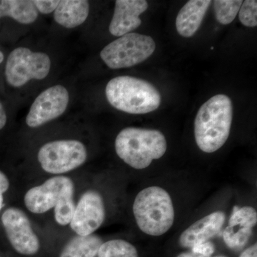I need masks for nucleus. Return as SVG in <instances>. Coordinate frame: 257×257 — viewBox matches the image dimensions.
<instances>
[{"instance_id":"f257e3e1","label":"nucleus","mask_w":257,"mask_h":257,"mask_svg":"<svg viewBox=\"0 0 257 257\" xmlns=\"http://www.w3.org/2000/svg\"><path fill=\"white\" fill-rule=\"evenodd\" d=\"M232 102L225 94H216L198 111L194 121V137L198 147L213 153L227 141L232 123Z\"/></svg>"},{"instance_id":"f03ea898","label":"nucleus","mask_w":257,"mask_h":257,"mask_svg":"<svg viewBox=\"0 0 257 257\" xmlns=\"http://www.w3.org/2000/svg\"><path fill=\"white\" fill-rule=\"evenodd\" d=\"M167 149L165 135L156 130L125 128L115 140L116 155L136 170L147 168L154 160L163 157Z\"/></svg>"},{"instance_id":"7ed1b4c3","label":"nucleus","mask_w":257,"mask_h":257,"mask_svg":"<svg viewBox=\"0 0 257 257\" xmlns=\"http://www.w3.org/2000/svg\"><path fill=\"white\" fill-rule=\"evenodd\" d=\"M106 96L115 109L133 114H143L158 109L162 96L156 87L144 79L119 76L106 85Z\"/></svg>"},{"instance_id":"20e7f679","label":"nucleus","mask_w":257,"mask_h":257,"mask_svg":"<svg viewBox=\"0 0 257 257\" xmlns=\"http://www.w3.org/2000/svg\"><path fill=\"white\" fill-rule=\"evenodd\" d=\"M133 213L138 227L145 234L159 236L173 226L175 208L170 194L157 186L138 193L133 204Z\"/></svg>"},{"instance_id":"39448f33","label":"nucleus","mask_w":257,"mask_h":257,"mask_svg":"<svg viewBox=\"0 0 257 257\" xmlns=\"http://www.w3.org/2000/svg\"><path fill=\"white\" fill-rule=\"evenodd\" d=\"M155 50L156 43L152 37L130 32L106 45L100 57L110 69L127 68L145 62Z\"/></svg>"},{"instance_id":"423d86ee","label":"nucleus","mask_w":257,"mask_h":257,"mask_svg":"<svg viewBox=\"0 0 257 257\" xmlns=\"http://www.w3.org/2000/svg\"><path fill=\"white\" fill-rule=\"evenodd\" d=\"M50 69L51 60L46 53L18 47L10 54L7 60L5 77L12 87H20L32 79L46 78Z\"/></svg>"},{"instance_id":"0eeeda50","label":"nucleus","mask_w":257,"mask_h":257,"mask_svg":"<svg viewBox=\"0 0 257 257\" xmlns=\"http://www.w3.org/2000/svg\"><path fill=\"white\" fill-rule=\"evenodd\" d=\"M87 158V149L78 140L50 142L40 149L37 155L42 168L52 175H62L75 170Z\"/></svg>"},{"instance_id":"6e6552de","label":"nucleus","mask_w":257,"mask_h":257,"mask_svg":"<svg viewBox=\"0 0 257 257\" xmlns=\"http://www.w3.org/2000/svg\"><path fill=\"white\" fill-rule=\"evenodd\" d=\"M2 222L13 248L23 255H34L40 247L28 216L20 209L10 207L2 216Z\"/></svg>"},{"instance_id":"1a4fd4ad","label":"nucleus","mask_w":257,"mask_h":257,"mask_svg":"<svg viewBox=\"0 0 257 257\" xmlns=\"http://www.w3.org/2000/svg\"><path fill=\"white\" fill-rule=\"evenodd\" d=\"M68 91L62 85L53 86L45 89L32 103L26 117L30 127L36 128L57 119L68 106Z\"/></svg>"},{"instance_id":"9d476101","label":"nucleus","mask_w":257,"mask_h":257,"mask_svg":"<svg viewBox=\"0 0 257 257\" xmlns=\"http://www.w3.org/2000/svg\"><path fill=\"white\" fill-rule=\"evenodd\" d=\"M105 206L99 192L89 190L84 192L76 205L71 229L79 236L92 234L105 219Z\"/></svg>"},{"instance_id":"9b49d317","label":"nucleus","mask_w":257,"mask_h":257,"mask_svg":"<svg viewBox=\"0 0 257 257\" xmlns=\"http://www.w3.org/2000/svg\"><path fill=\"white\" fill-rule=\"evenodd\" d=\"M72 188L74 185L72 179L56 176L28 190L24 202L29 211L34 214H43L55 208L64 194Z\"/></svg>"},{"instance_id":"f8f14e48","label":"nucleus","mask_w":257,"mask_h":257,"mask_svg":"<svg viewBox=\"0 0 257 257\" xmlns=\"http://www.w3.org/2000/svg\"><path fill=\"white\" fill-rule=\"evenodd\" d=\"M148 8L145 0H116L109 32L113 36L121 37L141 25L140 15Z\"/></svg>"},{"instance_id":"ddd939ff","label":"nucleus","mask_w":257,"mask_h":257,"mask_svg":"<svg viewBox=\"0 0 257 257\" xmlns=\"http://www.w3.org/2000/svg\"><path fill=\"white\" fill-rule=\"evenodd\" d=\"M226 216L217 211L204 216L184 230L179 237V244L184 248H192L197 243L205 242L220 231Z\"/></svg>"},{"instance_id":"4468645a","label":"nucleus","mask_w":257,"mask_h":257,"mask_svg":"<svg viewBox=\"0 0 257 257\" xmlns=\"http://www.w3.org/2000/svg\"><path fill=\"white\" fill-rule=\"evenodd\" d=\"M210 0H190L179 12L176 19V28L183 37L194 36L200 28L209 7Z\"/></svg>"},{"instance_id":"2eb2a0df","label":"nucleus","mask_w":257,"mask_h":257,"mask_svg":"<svg viewBox=\"0 0 257 257\" xmlns=\"http://www.w3.org/2000/svg\"><path fill=\"white\" fill-rule=\"evenodd\" d=\"M89 13V2L85 0L60 1L54 13L56 23L63 28L72 29L82 25Z\"/></svg>"},{"instance_id":"dca6fc26","label":"nucleus","mask_w":257,"mask_h":257,"mask_svg":"<svg viewBox=\"0 0 257 257\" xmlns=\"http://www.w3.org/2000/svg\"><path fill=\"white\" fill-rule=\"evenodd\" d=\"M39 13L33 1L0 0V18L10 17L23 25L35 23Z\"/></svg>"},{"instance_id":"f3484780","label":"nucleus","mask_w":257,"mask_h":257,"mask_svg":"<svg viewBox=\"0 0 257 257\" xmlns=\"http://www.w3.org/2000/svg\"><path fill=\"white\" fill-rule=\"evenodd\" d=\"M102 243L97 235H77L65 245L60 257H95Z\"/></svg>"},{"instance_id":"a211bd4d","label":"nucleus","mask_w":257,"mask_h":257,"mask_svg":"<svg viewBox=\"0 0 257 257\" xmlns=\"http://www.w3.org/2000/svg\"><path fill=\"white\" fill-rule=\"evenodd\" d=\"M98 257H139L134 245L123 239H111L103 243L97 253Z\"/></svg>"},{"instance_id":"6ab92c4d","label":"nucleus","mask_w":257,"mask_h":257,"mask_svg":"<svg viewBox=\"0 0 257 257\" xmlns=\"http://www.w3.org/2000/svg\"><path fill=\"white\" fill-rule=\"evenodd\" d=\"M241 0H216L214 2L216 20L221 25L232 23L242 5Z\"/></svg>"},{"instance_id":"aec40b11","label":"nucleus","mask_w":257,"mask_h":257,"mask_svg":"<svg viewBox=\"0 0 257 257\" xmlns=\"http://www.w3.org/2000/svg\"><path fill=\"white\" fill-rule=\"evenodd\" d=\"M74 188L69 189L55 207V218L57 224L66 226L70 224L76 205L74 202Z\"/></svg>"},{"instance_id":"412c9836","label":"nucleus","mask_w":257,"mask_h":257,"mask_svg":"<svg viewBox=\"0 0 257 257\" xmlns=\"http://www.w3.org/2000/svg\"><path fill=\"white\" fill-rule=\"evenodd\" d=\"M257 223L256 209L251 207H234L230 217L229 226L231 227L253 229Z\"/></svg>"},{"instance_id":"4be33fe9","label":"nucleus","mask_w":257,"mask_h":257,"mask_svg":"<svg viewBox=\"0 0 257 257\" xmlns=\"http://www.w3.org/2000/svg\"><path fill=\"white\" fill-rule=\"evenodd\" d=\"M251 234L252 229L228 226L223 232V239L228 247L239 250L248 243Z\"/></svg>"},{"instance_id":"5701e85b","label":"nucleus","mask_w":257,"mask_h":257,"mask_svg":"<svg viewBox=\"0 0 257 257\" xmlns=\"http://www.w3.org/2000/svg\"><path fill=\"white\" fill-rule=\"evenodd\" d=\"M239 19L241 23L248 28L257 25V1L246 0L240 8Z\"/></svg>"},{"instance_id":"b1692460","label":"nucleus","mask_w":257,"mask_h":257,"mask_svg":"<svg viewBox=\"0 0 257 257\" xmlns=\"http://www.w3.org/2000/svg\"><path fill=\"white\" fill-rule=\"evenodd\" d=\"M36 7L37 11L42 14L49 15L55 12L56 8L58 6L60 1L58 0H35L33 1Z\"/></svg>"},{"instance_id":"393cba45","label":"nucleus","mask_w":257,"mask_h":257,"mask_svg":"<svg viewBox=\"0 0 257 257\" xmlns=\"http://www.w3.org/2000/svg\"><path fill=\"white\" fill-rule=\"evenodd\" d=\"M191 248L192 252L204 257H211L215 251V246L214 243L209 241L197 243Z\"/></svg>"},{"instance_id":"a878e982","label":"nucleus","mask_w":257,"mask_h":257,"mask_svg":"<svg viewBox=\"0 0 257 257\" xmlns=\"http://www.w3.org/2000/svg\"><path fill=\"white\" fill-rule=\"evenodd\" d=\"M10 187V182L5 174L0 171V211L3 207L4 197L3 194L8 190Z\"/></svg>"},{"instance_id":"bb28decb","label":"nucleus","mask_w":257,"mask_h":257,"mask_svg":"<svg viewBox=\"0 0 257 257\" xmlns=\"http://www.w3.org/2000/svg\"><path fill=\"white\" fill-rule=\"evenodd\" d=\"M239 257H257V244L251 245V246L245 249Z\"/></svg>"},{"instance_id":"cd10ccee","label":"nucleus","mask_w":257,"mask_h":257,"mask_svg":"<svg viewBox=\"0 0 257 257\" xmlns=\"http://www.w3.org/2000/svg\"><path fill=\"white\" fill-rule=\"evenodd\" d=\"M7 123V114L6 111L3 104L0 102V130H3L5 127Z\"/></svg>"},{"instance_id":"c85d7f7f","label":"nucleus","mask_w":257,"mask_h":257,"mask_svg":"<svg viewBox=\"0 0 257 257\" xmlns=\"http://www.w3.org/2000/svg\"><path fill=\"white\" fill-rule=\"evenodd\" d=\"M177 257H204L201 256V255L197 254L192 252V251H189V252H183L179 254Z\"/></svg>"},{"instance_id":"c756f323","label":"nucleus","mask_w":257,"mask_h":257,"mask_svg":"<svg viewBox=\"0 0 257 257\" xmlns=\"http://www.w3.org/2000/svg\"><path fill=\"white\" fill-rule=\"evenodd\" d=\"M5 59V56L4 54L3 53V52L0 51V64L2 63V62H3V60H4Z\"/></svg>"},{"instance_id":"7c9ffc66","label":"nucleus","mask_w":257,"mask_h":257,"mask_svg":"<svg viewBox=\"0 0 257 257\" xmlns=\"http://www.w3.org/2000/svg\"><path fill=\"white\" fill-rule=\"evenodd\" d=\"M214 257H226V256H214Z\"/></svg>"}]
</instances>
